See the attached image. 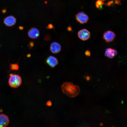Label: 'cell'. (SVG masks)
Masks as SVG:
<instances>
[{
  "mask_svg": "<svg viewBox=\"0 0 127 127\" xmlns=\"http://www.w3.org/2000/svg\"><path fill=\"white\" fill-rule=\"evenodd\" d=\"M61 88L63 92L71 98L77 96L80 91L79 87L71 82L64 83L61 85Z\"/></svg>",
  "mask_w": 127,
  "mask_h": 127,
  "instance_id": "cell-1",
  "label": "cell"
},
{
  "mask_svg": "<svg viewBox=\"0 0 127 127\" xmlns=\"http://www.w3.org/2000/svg\"><path fill=\"white\" fill-rule=\"evenodd\" d=\"M8 79V83L12 87L16 88L21 84L22 80L21 77L18 75L10 74Z\"/></svg>",
  "mask_w": 127,
  "mask_h": 127,
  "instance_id": "cell-2",
  "label": "cell"
},
{
  "mask_svg": "<svg viewBox=\"0 0 127 127\" xmlns=\"http://www.w3.org/2000/svg\"><path fill=\"white\" fill-rule=\"evenodd\" d=\"M78 35L80 39L83 41L88 40L90 37V32L85 29L79 30L78 32Z\"/></svg>",
  "mask_w": 127,
  "mask_h": 127,
  "instance_id": "cell-3",
  "label": "cell"
},
{
  "mask_svg": "<svg viewBox=\"0 0 127 127\" xmlns=\"http://www.w3.org/2000/svg\"><path fill=\"white\" fill-rule=\"evenodd\" d=\"M115 36V33L111 31L105 32L103 34V38L107 43L111 42L114 40Z\"/></svg>",
  "mask_w": 127,
  "mask_h": 127,
  "instance_id": "cell-4",
  "label": "cell"
},
{
  "mask_svg": "<svg viewBox=\"0 0 127 127\" xmlns=\"http://www.w3.org/2000/svg\"><path fill=\"white\" fill-rule=\"evenodd\" d=\"M45 63L52 68H54L58 64V61L55 57L50 56L46 59Z\"/></svg>",
  "mask_w": 127,
  "mask_h": 127,
  "instance_id": "cell-5",
  "label": "cell"
},
{
  "mask_svg": "<svg viewBox=\"0 0 127 127\" xmlns=\"http://www.w3.org/2000/svg\"><path fill=\"white\" fill-rule=\"evenodd\" d=\"M75 17L77 21L81 24L86 23L89 19L88 16L83 12L78 13L76 15Z\"/></svg>",
  "mask_w": 127,
  "mask_h": 127,
  "instance_id": "cell-6",
  "label": "cell"
},
{
  "mask_svg": "<svg viewBox=\"0 0 127 127\" xmlns=\"http://www.w3.org/2000/svg\"><path fill=\"white\" fill-rule=\"evenodd\" d=\"M61 49L60 44L56 42H53L52 43L50 46V50L51 52L54 54L59 52Z\"/></svg>",
  "mask_w": 127,
  "mask_h": 127,
  "instance_id": "cell-7",
  "label": "cell"
},
{
  "mask_svg": "<svg viewBox=\"0 0 127 127\" xmlns=\"http://www.w3.org/2000/svg\"><path fill=\"white\" fill-rule=\"evenodd\" d=\"M28 34L30 38L32 39H36L39 37L40 32L37 28H32L29 30Z\"/></svg>",
  "mask_w": 127,
  "mask_h": 127,
  "instance_id": "cell-8",
  "label": "cell"
},
{
  "mask_svg": "<svg viewBox=\"0 0 127 127\" xmlns=\"http://www.w3.org/2000/svg\"><path fill=\"white\" fill-rule=\"evenodd\" d=\"M4 22L6 26L11 27L15 25L16 22V19L13 16H9L6 17Z\"/></svg>",
  "mask_w": 127,
  "mask_h": 127,
  "instance_id": "cell-9",
  "label": "cell"
},
{
  "mask_svg": "<svg viewBox=\"0 0 127 127\" xmlns=\"http://www.w3.org/2000/svg\"><path fill=\"white\" fill-rule=\"evenodd\" d=\"M9 120L8 116L5 115L0 114V127H5L9 124Z\"/></svg>",
  "mask_w": 127,
  "mask_h": 127,
  "instance_id": "cell-10",
  "label": "cell"
},
{
  "mask_svg": "<svg viewBox=\"0 0 127 127\" xmlns=\"http://www.w3.org/2000/svg\"><path fill=\"white\" fill-rule=\"evenodd\" d=\"M117 52L116 50L111 48H108L106 50L105 56L110 58H114L117 54Z\"/></svg>",
  "mask_w": 127,
  "mask_h": 127,
  "instance_id": "cell-11",
  "label": "cell"
},
{
  "mask_svg": "<svg viewBox=\"0 0 127 127\" xmlns=\"http://www.w3.org/2000/svg\"><path fill=\"white\" fill-rule=\"evenodd\" d=\"M10 68L12 70H17L19 68V66L17 64H11L10 65Z\"/></svg>",
  "mask_w": 127,
  "mask_h": 127,
  "instance_id": "cell-12",
  "label": "cell"
},
{
  "mask_svg": "<svg viewBox=\"0 0 127 127\" xmlns=\"http://www.w3.org/2000/svg\"><path fill=\"white\" fill-rule=\"evenodd\" d=\"M51 36L49 34L45 35L44 38V40L47 41H48L51 40Z\"/></svg>",
  "mask_w": 127,
  "mask_h": 127,
  "instance_id": "cell-13",
  "label": "cell"
},
{
  "mask_svg": "<svg viewBox=\"0 0 127 127\" xmlns=\"http://www.w3.org/2000/svg\"><path fill=\"white\" fill-rule=\"evenodd\" d=\"M96 4L100 6L103 4V3L101 0H97L96 3Z\"/></svg>",
  "mask_w": 127,
  "mask_h": 127,
  "instance_id": "cell-14",
  "label": "cell"
},
{
  "mask_svg": "<svg viewBox=\"0 0 127 127\" xmlns=\"http://www.w3.org/2000/svg\"><path fill=\"white\" fill-rule=\"evenodd\" d=\"M85 54L86 56H90L91 54L90 51L88 50H87L85 52Z\"/></svg>",
  "mask_w": 127,
  "mask_h": 127,
  "instance_id": "cell-15",
  "label": "cell"
},
{
  "mask_svg": "<svg viewBox=\"0 0 127 127\" xmlns=\"http://www.w3.org/2000/svg\"><path fill=\"white\" fill-rule=\"evenodd\" d=\"M34 45V43L33 42H31L29 43L28 45V47L29 48H31L33 47Z\"/></svg>",
  "mask_w": 127,
  "mask_h": 127,
  "instance_id": "cell-16",
  "label": "cell"
},
{
  "mask_svg": "<svg viewBox=\"0 0 127 127\" xmlns=\"http://www.w3.org/2000/svg\"><path fill=\"white\" fill-rule=\"evenodd\" d=\"M52 102L50 100L48 101L46 103V105L48 106H52Z\"/></svg>",
  "mask_w": 127,
  "mask_h": 127,
  "instance_id": "cell-17",
  "label": "cell"
},
{
  "mask_svg": "<svg viewBox=\"0 0 127 127\" xmlns=\"http://www.w3.org/2000/svg\"><path fill=\"white\" fill-rule=\"evenodd\" d=\"M54 28V27L51 24H49L48 26V27H47V29H51Z\"/></svg>",
  "mask_w": 127,
  "mask_h": 127,
  "instance_id": "cell-18",
  "label": "cell"
},
{
  "mask_svg": "<svg viewBox=\"0 0 127 127\" xmlns=\"http://www.w3.org/2000/svg\"><path fill=\"white\" fill-rule=\"evenodd\" d=\"M19 29L20 30H22L24 29V27L22 26H20L19 27Z\"/></svg>",
  "mask_w": 127,
  "mask_h": 127,
  "instance_id": "cell-19",
  "label": "cell"
},
{
  "mask_svg": "<svg viewBox=\"0 0 127 127\" xmlns=\"http://www.w3.org/2000/svg\"><path fill=\"white\" fill-rule=\"evenodd\" d=\"M6 12V10L5 9H3L2 10V12L3 13H5Z\"/></svg>",
  "mask_w": 127,
  "mask_h": 127,
  "instance_id": "cell-20",
  "label": "cell"
},
{
  "mask_svg": "<svg viewBox=\"0 0 127 127\" xmlns=\"http://www.w3.org/2000/svg\"><path fill=\"white\" fill-rule=\"evenodd\" d=\"M31 56V55L30 54H28L27 55V56L28 57H29Z\"/></svg>",
  "mask_w": 127,
  "mask_h": 127,
  "instance_id": "cell-21",
  "label": "cell"
},
{
  "mask_svg": "<svg viewBox=\"0 0 127 127\" xmlns=\"http://www.w3.org/2000/svg\"><path fill=\"white\" fill-rule=\"evenodd\" d=\"M86 79L87 80H89L90 79V78L88 76L86 78Z\"/></svg>",
  "mask_w": 127,
  "mask_h": 127,
  "instance_id": "cell-22",
  "label": "cell"
},
{
  "mask_svg": "<svg viewBox=\"0 0 127 127\" xmlns=\"http://www.w3.org/2000/svg\"><path fill=\"white\" fill-rule=\"evenodd\" d=\"M103 124L102 123H101L100 124V126H102L103 125Z\"/></svg>",
  "mask_w": 127,
  "mask_h": 127,
  "instance_id": "cell-23",
  "label": "cell"
},
{
  "mask_svg": "<svg viewBox=\"0 0 127 127\" xmlns=\"http://www.w3.org/2000/svg\"><path fill=\"white\" fill-rule=\"evenodd\" d=\"M102 1H104V0H101Z\"/></svg>",
  "mask_w": 127,
  "mask_h": 127,
  "instance_id": "cell-24",
  "label": "cell"
}]
</instances>
